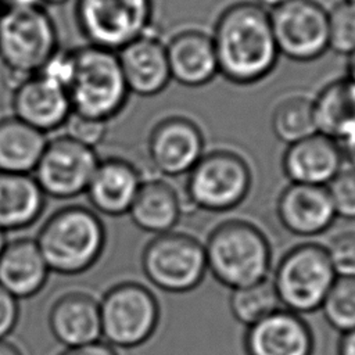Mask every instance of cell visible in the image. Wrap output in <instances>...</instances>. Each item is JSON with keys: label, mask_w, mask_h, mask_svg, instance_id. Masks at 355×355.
Masks as SVG:
<instances>
[{"label": "cell", "mask_w": 355, "mask_h": 355, "mask_svg": "<svg viewBox=\"0 0 355 355\" xmlns=\"http://www.w3.org/2000/svg\"><path fill=\"white\" fill-rule=\"evenodd\" d=\"M219 75L226 80L250 86L268 78L280 53L272 32L269 11L248 0L225 7L211 33Z\"/></svg>", "instance_id": "cell-1"}, {"label": "cell", "mask_w": 355, "mask_h": 355, "mask_svg": "<svg viewBox=\"0 0 355 355\" xmlns=\"http://www.w3.org/2000/svg\"><path fill=\"white\" fill-rule=\"evenodd\" d=\"M36 244L50 270L79 275L101 257L105 227L94 211L82 205H68L44 220Z\"/></svg>", "instance_id": "cell-2"}, {"label": "cell", "mask_w": 355, "mask_h": 355, "mask_svg": "<svg viewBox=\"0 0 355 355\" xmlns=\"http://www.w3.org/2000/svg\"><path fill=\"white\" fill-rule=\"evenodd\" d=\"M207 270L230 290L268 277L272 250L265 233L254 223L230 219L215 226L204 245Z\"/></svg>", "instance_id": "cell-3"}, {"label": "cell", "mask_w": 355, "mask_h": 355, "mask_svg": "<svg viewBox=\"0 0 355 355\" xmlns=\"http://www.w3.org/2000/svg\"><path fill=\"white\" fill-rule=\"evenodd\" d=\"M72 112L110 122L129 98L115 51L92 44L73 47V69L67 86Z\"/></svg>", "instance_id": "cell-4"}, {"label": "cell", "mask_w": 355, "mask_h": 355, "mask_svg": "<svg viewBox=\"0 0 355 355\" xmlns=\"http://www.w3.org/2000/svg\"><path fill=\"white\" fill-rule=\"evenodd\" d=\"M60 47L57 25L44 7L0 11V61L15 80L39 72Z\"/></svg>", "instance_id": "cell-5"}, {"label": "cell", "mask_w": 355, "mask_h": 355, "mask_svg": "<svg viewBox=\"0 0 355 355\" xmlns=\"http://www.w3.org/2000/svg\"><path fill=\"white\" fill-rule=\"evenodd\" d=\"M336 277L326 247L302 243L280 258L272 283L284 309L304 315L320 309Z\"/></svg>", "instance_id": "cell-6"}, {"label": "cell", "mask_w": 355, "mask_h": 355, "mask_svg": "<svg viewBox=\"0 0 355 355\" xmlns=\"http://www.w3.org/2000/svg\"><path fill=\"white\" fill-rule=\"evenodd\" d=\"M252 173L243 155L227 148H215L198 159L187 173L186 200L191 208L223 212L236 208L247 197Z\"/></svg>", "instance_id": "cell-7"}, {"label": "cell", "mask_w": 355, "mask_h": 355, "mask_svg": "<svg viewBox=\"0 0 355 355\" xmlns=\"http://www.w3.org/2000/svg\"><path fill=\"white\" fill-rule=\"evenodd\" d=\"M153 0H76L75 21L87 44L118 51L154 31Z\"/></svg>", "instance_id": "cell-8"}, {"label": "cell", "mask_w": 355, "mask_h": 355, "mask_svg": "<svg viewBox=\"0 0 355 355\" xmlns=\"http://www.w3.org/2000/svg\"><path fill=\"white\" fill-rule=\"evenodd\" d=\"M101 337L112 347L135 348L144 344L159 322V304L141 283L121 282L98 301Z\"/></svg>", "instance_id": "cell-9"}, {"label": "cell", "mask_w": 355, "mask_h": 355, "mask_svg": "<svg viewBox=\"0 0 355 355\" xmlns=\"http://www.w3.org/2000/svg\"><path fill=\"white\" fill-rule=\"evenodd\" d=\"M141 269L162 291L175 294L191 291L207 273L204 245L182 232L155 234L143 250Z\"/></svg>", "instance_id": "cell-10"}, {"label": "cell", "mask_w": 355, "mask_h": 355, "mask_svg": "<svg viewBox=\"0 0 355 355\" xmlns=\"http://www.w3.org/2000/svg\"><path fill=\"white\" fill-rule=\"evenodd\" d=\"M280 55L298 62L320 58L329 50L327 11L315 0H287L269 11Z\"/></svg>", "instance_id": "cell-11"}, {"label": "cell", "mask_w": 355, "mask_h": 355, "mask_svg": "<svg viewBox=\"0 0 355 355\" xmlns=\"http://www.w3.org/2000/svg\"><path fill=\"white\" fill-rule=\"evenodd\" d=\"M100 159L96 148L60 135L47 140L33 178L46 196L73 198L86 191Z\"/></svg>", "instance_id": "cell-12"}, {"label": "cell", "mask_w": 355, "mask_h": 355, "mask_svg": "<svg viewBox=\"0 0 355 355\" xmlns=\"http://www.w3.org/2000/svg\"><path fill=\"white\" fill-rule=\"evenodd\" d=\"M205 153L201 128L184 115H168L151 129L147 154L153 166L165 176L189 173Z\"/></svg>", "instance_id": "cell-13"}, {"label": "cell", "mask_w": 355, "mask_h": 355, "mask_svg": "<svg viewBox=\"0 0 355 355\" xmlns=\"http://www.w3.org/2000/svg\"><path fill=\"white\" fill-rule=\"evenodd\" d=\"M11 110L12 116L46 135L64 128L72 114L67 89L39 72L15 80Z\"/></svg>", "instance_id": "cell-14"}, {"label": "cell", "mask_w": 355, "mask_h": 355, "mask_svg": "<svg viewBox=\"0 0 355 355\" xmlns=\"http://www.w3.org/2000/svg\"><path fill=\"white\" fill-rule=\"evenodd\" d=\"M313 334L304 318L280 308L247 327L245 355H312Z\"/></svg>", "instance_id": "cell-15"}, {"label": "cell", "mask_w": 355, "mask_h": 355, "mask_svg": "<svg viewBox=\"0 0 355 355\" xmlns=\"http://www.w3.org/2000/svg\"><path fill=\"white\" fill-rule=\"evenodd\" d=\"M116 55L128 90L132 94L157 96L172 80L165 42L154 31L130 42L118 50Z\"/></svg>", "instance_id": "cell-16"}, {"label": "cell", "mask_w": 355, "mask_h": 355, "mask_svg": "<svg viewBox=\"0 0 355 355\" xmlns=\"http://www.w3.org/2000/svg\"><path fill=\"white\" fill-rule=\"evenodd\" d=\"M276 214L282 226L294 236L324 233L337 214L326 186L290 183L279 194Z\"/></svg>", "instance_id": "cell-17"}, {"label": "cell", "mask_w": 355, "mask_h": 355, "mask_svg": "<svg viewBox=\"0 0 355 355\" xmlns=\"http://www.w3.org/2000/svg\"><path fill=\"white\" fill-rule=\"evenodd\" d=\"M172 80L182 86L201 87L219 75L211 33L198 28H186L165 42Z\"/></svg>", "instance_id": "cell-18"}, {"label": "cell", "mask_w": 355, "mask_h": 355, "mask_svg": "<svg viewBox=\"0 0 355 355\" xmlns=\"http://www.w3.org/2000/svg\"><path fill=\"white\" fill-rule=\"evenodd\" d=\"M338 143L319 132L287 146L282 169L290 183L327 186L343 168Z\"/></svg>", "instance_id": "cell-19"}, {"label": "cell", "mask_w": 355, "mask_h": 355, "mask_svg": "<svg viewBox=\"0 0 355 355\" xmlns=\"http://www.w3.org/2000/svg\"><path fill=\"white\" fill-rule=\"evenodd\" d=\"M141 183V175L130 161L108 157L100 159L85 193L97 212L119 216L129 212Z\"/></svg>", "instance_id": "cell-20"}, {"label": "cell", "mask_w": 355, "mask_h": 355, "mask_svg": "<svg viewBox=\"0 0 355 355\" xmlns=\"http://www.w3.org/2000/svg\"><path fill=\"white\" fill-rule=\"evenodd\" d=\"M53 337L65 348L96 343L101 338L98 301L85 291L60 295L49 311Z\"/></svg>", "instance_id": "cell-21"}, {"label": "cell", "mask_w": 355, "mask_h": 355, "mask_svg": "<svg viewBox=\"0 0 355 355\" xmlns=\"http://www.w3.org/2000/svg\"><path fill=\"white\" fill-rule=\"evenodd\" d=\"M49 272L33 239L7 241L0 254V286L17 300L37 294L44 287Z\"/></svg>", "instance_id": "cell-22"}, {"label": "cell", "mask_w": 355, "mask_h": 355, "mask_svg": "<svg viewBox=\"0 0 355 355\" xmlns=\"http://www.w3.org/2000/svg\"><path fill=\"white\" fill-rule=\"evenodd\" d=\"M46 194L31 173L0 172V230L33 225L42 215Z\"/></svg>", "instance_id": "cell-23"}, {"label": "cell", "mask_w": 355, "mask_h": 355, "mask_svg": "<svg viewBox=\"0 0 355 355\" xmlns=\"http://www.w3.org/2000/svg\"><path fill=\"white\" fill-rule=\"evenodd\" d=\"M128 214L139 229L154 234L166 233L183 214L182 198L165 180H143Z\"/></svg>", "instance_id": "cell-24"}, {"label": "cell", "mask_w": 355, "mask_h": 355, "mask_svg": "<svg viewBox=\"0 0 355 355\" xmlns=\"http://www.w3.org/2000/svg\"><path fill=\"white\" fill-rule=\"evenodd\" d=\"M312 103L319 133L340 141L355 130V83L347 76L324 85Z\"/></svg>", "instance_id": "cell-25"}, {"label": "cell", "mask_w": 355, "mask_h": 355, "mask_svg": "<svg viewBox=\"0 0 355 355\" xmlns=\"http://www.w3.org/2000/svg\"><path fill=\"white\" fill-rule=\"evenodd\" d=\"M47 135L15 116L0 119V172H33L47 143Z\"/></svg>", "instance_id": "cell-26"}, {"label": "cell", "mask_w": 355, "mask_h": 355, "mask_svg": "<svg viewBox=\"0 0 355 355\" xmlns=\"http://www.w3.org/2000/svg\"><path fill=\"white\" fill-rule=\"evenodd\" d=\"M275 136L287 146L316 133L312 98L294 93L280 98L270 119Z\"/></svg>", "instance_id": "cell-27"}, {"label": "cell", "mask_w": 355, "mask_h": 355, "mask_svg": "<svg viewBox=\"0 0 355 355\" xmlns=\"http://www.w3.org/2000/svg\"><path fill=\"white\" fill-rule=\"evenodd\" d=\"M277 293L270 279L232 290L230 311L237 322L247 327L280 309Z\"/></svg>", "instance_id": "cell-28"}, {"label": "cell", "mask_w": 355, "mask_h": 355, "mask_svg": "<svg viewBox=\"0 0 355 355\" xmlns=\"http://www.w3.org/2000/svg\"><path fill=\"white\" fill-rule=\"evenodd\" d=\"M326 322L345 333L355 329V277L337 276L322 302Z\"/></svg>", "instance_id": "cell-29"}, {"label": "cell", "mask_w": 355, "mask_h": 355, "mask_svg": "<svg viewBox=\"0 0 355 355\" xmlns=\"http://www.w3.org/2000/svg\"><path fill=\"white\" fill-rule=\"evenodd\" d=\"M329 50L349 55L355 50V4L345 0L336 3L327 11Z\"/></svg>", "instance_id": "cell-30"}, {"label": "cell", "mask_w": 355, "mask_h": 355, "mask_svg": "<svg viewBox=\"0 0 355 355\" xmlns=\"http://www.w3.org/2000/svg\"><path fill=\"white\" fill-rule=\"evenodd\" d=\"M337 215L355 218V168H341L326 186Z\"/></svg>", "instance_id": "cell-31"}, {"label": "cell", "mask_w": 355, "mask_h": 355, "mask_svg": "<svg viewBox=\"0 0 355 355\" xmlns=\"http://www.w3.org/2000/svg\"><path fill=\"white\" fill-rule=\"evenodd\" d=\"M329 259L337 276L355 277V232L336 234L326 247Z\"/></svg>", "instance_id": "cell-32"}, {"label": "cell", "mask_w": 355, "mask_h": 355, "mask_svg": "<svg viewBox=\"0 0 355 355\" xmlns=\"http://www.w3.org/2000/svg\"><path fill=\"white\" fill-rule=\"evenodd\" d=\"M64 135L87 147L96 148L105 139L108 122L72 112L64 125Z\"/></svg>", "instance_id": "cell-33"}, {"label": "cell", "mask_w": 355, "mask_h": 355, "mask_svg": "<svg viewBox=\"0 0 355 355\" xmlns=\"http://www.w3.org/2000/svg\"><path fill=\"white\" fill-rule=\"evenodd\" d=\"M19 318L18 300L0 286V340H6L15 329Z\"/></svg>", "instance_id": "cell-34"}, {"label": "cell", "mask_w": 355, "mask_h": 355, "mask_svg": "<svg viewBox=\"0 0 355 355\" xmlns=\"http://www.w3.org/2000/svg\"><path fill=\"white\" fill-rule=\"evenodd\" d=\"M58 355H118L115 348L105 341H96L86 345L65 348Z\"/></svg>", "instance_id": "cell-35"}, {"label": "cell", "mask_w": 355, "mask_h": 355, "mask_svg": "<svg viewBox=\"0 0 355 355\" xmlns=\"http://www.w3.org/2000/svg\"><path fill=\"white\" fill-rule=\"evenodd\" d=\"M337 143L341 148L343 159H345L349 164V166L355 168V130Z\"/></svg>", "instance_id": "cell-36"}, {"label": "cell", "mask_w": 355, "mask_h": 355, "mask_svg": "<svg viewBox=\"0 0 355 355\" xmlns=\"http://www.w3.org/2000/svg\"><path fill=\"white\" fill-rule=\"evenodd\" d=\"M337 352L338 355H355V329L341 334Z\"/></svg>", "instance_id": "cell-37"}, {"label": "cell", "mask_w": 355, "mask_h": 355, "mask_svg": "<svg viewBox=\"0 0 355 355\" xmlns=\"http://www.w3.org/2000/svg\"><path fill=\"white\" fill-rule=\"evenodd\" d=\"M4 8H39L46 7V0H1Z\"/></svg>", "instance_id": "cell-38"}, {"label": "cell", "mask_w": 355, "mask_h": 355, "mask_svg": "<svg viewBox=\"0 0 355 355\" xmlns=\"http://www.w3.org/2000/svg\"><path fill=\"white\" fill-rule=\"evenodd\" d=\"M0 355H22V352L8 340H0Z\"/></svg>", "instance_id": "cell-39"}, {"label": "cell", "mask_w": 355, "mask_h": 355, "mask_svg": "<svg viewBox=\"0 0 355 355\" xmlns=\"http://www.w3.org/2000/svg\"><path fill=\"white\" fill-rule=\"evenodd\" d=\"M347 78L355 83V50L347 55Z\"/></svg>", "instance_id": "cell-40"}, {"label": "cell", "mask_w": 355, "mask_h": 355, "mask_svg": "<svg viewBox=\"0 0 355 355\" xmlns=\"http://www.w3.org/2000/svg\"><path fill=\"white\" fill-rule=\"evenodd\" d=\"M254 3H257V4H259L261 7H263V8H275V7H277V6H280V4H283L284 1H287V0H252Z\"/></svg>", "instance_id": "cell-41"}, {"label": "cell", "mask_w": 355, "mask_h": 355, "mask_svg": "<svg viewBox=\"0 0 355 355\" xmlns=\"http://www.w3.org/2000/svg\"><path fill=\"white\" fill-rule=\"evenodd\" d=\"M6 244H7V237H6V232L0 230V254H1V251L4 250Z\"/></svg>", "instance_id": "cell-42"}, {"label": "cell", "mask_w": 355, "mask_h": 355, "mask_svg": "<svg viewBox=\"0 0 355 355\" xmlns=\"http://www.w3.org/2000/svg\"><path fill=\"white\" fill-rule=\"evenodd\" d=\"M71 0H46V6L47 4H53V6H61V4H65Z\"/></svg>", "instance_id": "cell-43"}, {"label": "cell", "mask_w": 355, "mask_h": 355, "mask_svg": "<svg viewBox=\"0 0 355 355\" xmlns=\"http://www.w3.org/2000/svg\"><path fill=\"white\" fill-rule=\"evenodd\" d=\"M345 1H348V3H351V4H355V0H345Z\"/></svg>", "instance_id": "cell-44"}, {"label": "cell", "mask_w": 355, "mask_h": 355, "mask_svg": "<svg viewBox=\"0 0 355 355\" xmlns=\"http://www.w3.org/2000/svg\"><path fill=\"white\" fill-rule=\"evenodd\" d=\"M3 10V4H1V0H0V11Z\"/></svg>", "instance_id": "cell-45"}]
</instances>
